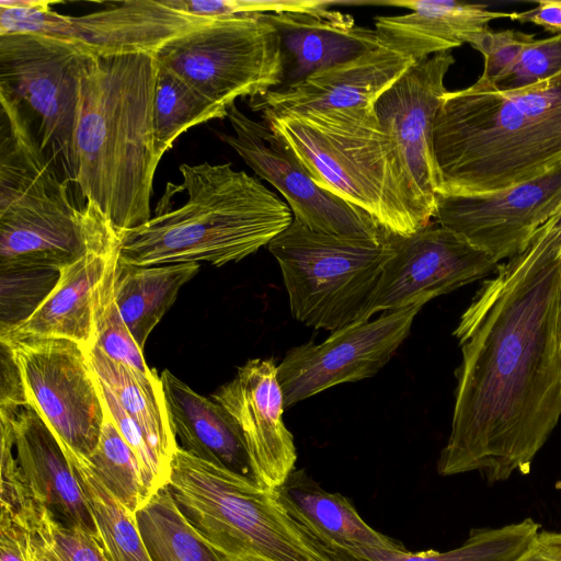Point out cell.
<instances>
[{
  "instance_id": "cell-41",
  "label": "cell",
  "mask_w": 561,
  "mask_h": 561,
  "mask_svg": "<svg viewBox=\"0 0 561 561\" xmlns=\"http://www.w3.org/2000/svg\"><path fill=\"white\" fill-rule=\"evenodd\" d=\"M515 561H561V533L540 529L528 549Z\"/></svg>"
},
{
  "instance_id": "cell-15",
  "label": "cell",
  "mask_w": 561,
  "mask_h": 561,
  "mask_svg": "<svg viewBox=\"0 0 561 561\" xmlns=\"http://www.w3.org/2000/svg\"><path fill=\"white\" fill-rule=\"evenodd\" d=\"M422 307L387 311L334 331L322 343L291 347L277 365L285 409L333 386L374 376L409 336Z\"/></svg>"
},
{
  "instance_id": "cell-1",
  "label": "cell",
  "mask_w": 561,
  "mask_h": 561,
  "mask_svg": "<svg viewBox=\"0 0 561 561\" xmlns=\"http://www.w3.org/2000/svg\"><path fill=\"white\" fill-rule=\"evenodd\" d=\"M561 240L537 230L497 266L454 331L462 359L437 472L528 474L561 416Z\"/></svg>"
},
{
  "instance_id": "cell-10",
  "label": "cell",
  "mask_w": 561,
  "mask_h": 561,
  "mask_svg": "<svg viewBox=\"0 0 561 561\" xmlns=\"http://www.w3.org/2000/svg\"><path fill=\"white\" fill-rule=\"evenodd\" d=\"M89 57L77 45L56 37L0 36V91L36 115L42 150L70 181L80 83Z\"/></svg>"
},
{
  "instance_id": "cell-34",
  "label": "cell",
  "mask_w": 561,
  "mask_h": 561,
  "mask_svg": "<svg viewBox=\"0 0 561 561\" xmlns=\"http://www.w3.org/2000/svg\"><path fill=\"white\" fill-rule=\"evenodd\" d=\"M116 266L110 272L103 288L98 313L95 345L111 359L138 371L148 373L151 368L147 366L142 351L128 331L114 299Z\"/></svg>"
},
{
  "instance_id": "cell-40",
  "label": "cell",
  "mask_w": 561,
  "mask_h": 561,
  "mask_svg": "<svg viewBox=\"0 0 561 561\" xmlns=\"http://www.w3.org/2000/svg\"><path fill=\"white\" fill-rule=\"evenodd\" d=\"M520 23H533L546 31L561 34V0H541L530 10L511 13V19Z\"/></svg>"
},
{
  "instance_id": "cell-20",
  "label": "cell",
  "mask_w": 561,
  "mask_h": 561,
  "mask_svg": "<svg viewBox=\"0 0 561 561\" xmlns=\"http://www.w3.org/2000/svg\"><path fill=\"white\" fill-rule=\"evenodd\" d=\"M414 60L380 46L285 89L250 98L255 112H307L374 105Z\"/></svg>"
},
{
  "instance_id": "cell-27",
  "label": "cell",
  "mask_w": 561,
  "mask_h": 561,
  "mask_svg": "<svg viewBox=\"0 0 561 561\" xmlns=\"http://www.w3.org/2000/svg\"><path fill=\"white\" fill-rule=\"evenodd\" d=\"M199 263L135 266L117 263L114 299L138 347L173 305L181 287L199 271Z\"/></svg>"
},
{
  "instance_id": "cell-33",
  "label": "cell",
  "mask_w": 561,
  "mask_h": 561,
  "mask_svg": "<svg viewBox=\"0 0 561 561\" xmlns=\"http://www.w3.org/2000/svg\"><path fill=\"white\" fill-rule=\"evenodd\" d=\"M104 415L99 444L88 462L110 492L137 514L149 502L139 461L105 411Z\"/></svg>"
},
{
  "instance_id": "cell-6",
  "label": "cell",
  "mask_w": 561,
  "mask_h": 561,
  "mask_svg": "<svg viewBox=\"0 0 561 561\" xmlns=\"http://www.w3.org/2000/svg\"><path fill=\"white\" fill-rule=\"evenodd\" d=\"M168 488L196 534L228 561H357L321 541L276 490L180 445Z\"/></svg>"
},
{
  "instance_id": "cell-35",
  "label": "cell",
  "mask_w": 561,
  "mask_h": 561,
  "mask_svg": "<svg viewBox=\"0 0 561 561\" xmlns=\"http://www.w3.org/2000/svg\"><path fill=\"white\" fill-rule=\"evenodd\" d=\"M163 2L183 13L209 18L284 12L309 13L341 3L325 0H163Z\"/></svg>"
},
{
  "instance_id": "cell-7",
  "label": "cell",
  "mask_w": 561,
  "mask_h": 561,
  "mask_svg": "<svg viewBox=\"0 0 561 561\" xmlns=\"http://www.w3.org/2000/svg\"><path fill=\"white\" fill-rule=\"evenodd\" d=\"M261 115L321 188L365 211L385 234L420 230L374 105Z\"/></svg>"
},
{
  "instance_id": "cell-3",
  "label": "cell",
  "mask_w": 561,
  "mask_h": 561,
  "mask_svg": "<svg viewBox=\"0 0 561 561\" xmlns=\"http://www.w3.org/2000/svg\"><path fill=\"white\" fill-rule=\"evenodd\" d=\"M156 75L153 55L136 53L90 55L81 78L72 181L117 232L151 219Z\"/></svg>"
},
{
  "instance_id": "cell-21",
  "label": "cell",
  "mask_w": 561,
  "mask_h": 561,
  "mask_svg": "<svg viewBox=\"0 0 561 561\" xmlns=\"http://www.w3.org/2000/svg\"><path fill=\"white\" fill-rule=\"evenodd\" d=\"M385 4L410 9L401 15L375 16L380 45L420 62L433 55L471 44L490 30V23L511 19V13L493 11L486 4L455 0H387Z\"/></svg>"
},
{
  "instance_id": "cell-12",
  "label": "cell",
  "mask_w": 561,
  "mask_h": 561,
  "mask_svg": "<svg viewBox=\"0 0 561 561\" xmlns=\"http://www.w3.org/2000/svg\"><path fill=\"white\" fill-rule=\"evenodd\" d=\"M3 343L13 352L27 405L55 435L66 456L89 459L99 444L105 415L87 352L64 339Z\"/></svg>"
},
{
  "instance_id": "cell-39",
  "label": "cell",
  "mask_w": 561,
  "mask_h": 561,
  "mask_svg": "<svg viewBox=\"0 0 561 561\" xmlns=\"http://www.w3.org/2000/svg\"><path fill=\"white\" fill-rule=\"evenodd\" d=\"M0 561H32L28 535L21 518L0 508Z\"/></svg>"
},
{
  "instance_id": "cell-31",
  "label": "cell",
  "mask_w": 561,
  "mask_h": 561,
  "mask_svg": "<svg viewBox=\"0 0 561 561\" xmlns=\"http://www.w3.org/2000/svg\"><path fill=\"white\" fill-rule=\"evenodd\" d=\"M227 116V108L208 100L178 75L157 64L152 124L154 147L160 158L188 128Z\"/></svg>"
},
{
  "instance_id": "cell-42",
  "label": "cell",
  "mask_w": 561,
  "mask_h": 561,
  "mask_svg": "<svg viewBox=\"0 0 561 561\" xmlns=\"http://www.w3.org/2000/svg\"><path fill=\"white\" fill-rule=\"evenodd\" d=\"M560 332H561V295H560Z\"/></svg>"
},
{
  "instance_id": "cell-38",
  "label": "cell",
  "mask_w": 561,
  "mask_h": 561,
  "mask_svg": "<svg viewBox=\"0 0 561 561\" xmlns=\"http://www.w3.org/2000/svg\"><path fill=\"white\" fill-rule=\"evenodd\" d=\"M0 416L16 417L27 407L21 373L11 347L0 342Z\"/></svg>"
},
{
  "instance_id": "cell-4",
  "label": "cell",
  "mask_w": 561,
  "mask_h": 561,
  "mask_svg": "<svg viewBox=\"0 0 561 561\" xmlns=\"http://www.w3.org/2000/svg\"><path fill=\"white\" fill-rule=\"evenodd\" d=\"M187 202L118 232V262L135 266L238 262L293 221L291 210L256 178L231 163L180 165Z\"/></svg>"
},
{
  "instance_id": "cell-28",
  "label": "cell",
  "mask_w": 561,
  "mask_h": 561,
  "mask_svg": "<svg viewBox=\"0 0 561 561\" xmlns=\"http://www.w3.org/2000/svg\"><path fill=\"white\" fill-rule=\"evenodd\" d=\"M81 485L108 561H153L141 536L137 514L121 503L90 467L88 459L66 456Z\"/></svg>"
},
{
  "instance_id": "cell-8",
  "label": "cell",
  "mask_w": 561,
  "mask_h": 561,
  "mask_svg": "<svg viewBox=\"0 0 561 561\" xmlns=\"http://www.w3.org/2000/svg\"><path fill=\"white\" fill-rule=\"evenodd\" d=\"M267 249L282 271L293 317L332 332L366 321L382 267L392 254L387 234L380 240L327 234L295 219Z\"/></svg>"
},
{
  "instance_id": "cell-30",
  "label": "cell",
  "mask_w": 561,
  "mask_h": 561,
  "mask_svg": "<svg viewBox=\"0 0 561 561\" xmlns=\"http://www.w3.org/2000/svg\"><path fill=\"white\" fill-rule=\"evenodd\" d=\"M137 520L153 561H228L187 523L168 485L137 513Z\"/></svg>"
},
{
  "instance_id": "cell-23",
  "label": "cell",
  "mask_w": 561,
  "mask_h": 561,
  "mask_svg": "<svg viewBox=\"0 0 561 561\" xmlns=\"http://www.w3.org/2000/svg\"><path fill=\"white\" fill-rule=\"evenodd\" d=\"M14 448L32 496L69 527L99 540L81 485L55 435L31 407L13 421Z\"/></svg>"
},
{
  "instance_id": "cell-26",
  "label": "cell",
  "mask_w": 561,
  "mask_h": 561,
  "mask_svg": "<svg viewBox=\"0 0 561 561\" xmlns=\"http://www.w3.org/2000/svg\"><path fill=\"white\" fill-rule=\"evenodd\" d=\"M87 354L99 380L110 389L125 413L141 431L169 484L179 444L169 422L158 373L156 369L141 373L117 363L96 345Z\"/></svg>"
},
{
  "instance_id": "cell-13",
  "label": "cell",
  "mask_w": 561,
  "mask_h": 561,
  "mask_svg": "<svg viewBox=\"0 0 561 561\" xmlns=\"http://www.w3.org/2000/svg\"><path fill=\"white\" fill-rule=\"evenodd\" d=\"M454 62L449 51L415 62L374 104L393 145L403 192L420 230L435 215L438 179L434 121L448 91L445 77Z\"/></svg>"
},
{
  "instance_id": "cell-29",
  "label": "cell",
  "mask_w": 561,
  "mask_h": 561,
  "mask_svg": "<svg viewBox=\"0 0 561 561\" xmlns=\"http://www.w3.org/2000/svg\"><path fill=\"white\" fill-rule=\"evenodd\" d=\"M540 525L525 518L501 527L472 528L463 543L448 551L366 549L358 561H515L531 545Z\"/></svg>"
},
{
  "instance_id": "cell-9",
  "label": "cell",
  "mask_w": 561,
  "mask_h": 561,
  "mask_svg": "<svg viewBox=\"0 0 561 561\" xmlns=\"http://www.w3.org/2000/svg\"><path fill=\"white\" fill-rule=\"evenodd\" d=\"M153 57L227 110L238 98L283 82L280 38L267 13L217 18L172 38Z\"/></svg>"
},
{
  "instance_id": "cell-11",
  "label": "cell",
  "mask_w": 561,
  "mask_h": 561,
  "mask_svg": "<svg viewBox=\"0 0 561 561\" xmlns=\"http://www.w3.org/2000/svg\"><path fill=\"white\" fill-rule=\"evenodd\" d=\"M47 0H2L0 36L39 34L70 42L92 56L151 54L172 38L217 18L171 9L163 1L131 0L80 16L62 15Z\"/></svg>"
},
{
  "instance_id": "cell-24",
  "label": "cell",
  "mask_w": 561,
  "mask_h": 561,
  "mask_svg": "<svg viewBox=\"0 0 561 561\" xmlns=\"http://www.w3.org/2000/svg\"><path fill=\"white\" fill-rule=\"evenodd\" d=\"M160 378L169 422L180 446L197 458L254 479L241 430L228 411L168 369Z\"/></svg>"
},
{
  "instance_id": "cell-14",
  "label": "cell",
  "mask_w": 561,
  "mask_h": 561,
  "mask_svg": "<svg viewBox=\"0 0 561 561\" xmlns=\"http://www.w3.org/2000/svg\"><path fill=\"white\" fill-rule=\"evenodd\" d=\"M227 117L234 135L219 137L285 197L295 220L327 234L374 240L385 237L369 215L321 188L266 123L248 117L236 104L229 106Z\"/></svg>"
},
{
  "instance_id": "cell-5",
  "label": "cell",
  "mask_w": 561,
  "mask_h": 561,
  "mask_svg": "<svg viewBox=\"0 0 561 561\" xmlns=\"http://www.w3.org/2000/svg\"><path fill=\"white\" fill-rule=\"evenodd\" d=\"M0 272L54 271L81 257L91 239L88 207L42 150L22 105L0 91Z\"/></svg>"
},
{
  "instance_id": "cell-37",
  "label": "cell",
  "mask_w": 561,
  "mask_h": 561,
  "mask_svg": "<svg viewBox=\"0 0 561 561\" xmlns=\"http://www.w3.org/2000/svg\"><path fill=\"white\" fill-rule=\"evenodd\" d=\"M561 72V34L543 39H534L520 54V57L497 87L514 90L536 84Z\"/></svg>"
},
{
  "instance_id": "cell-32",
  "label": "cell",
  "mask_w": 561,
  "mask_h": 561,
  "mask_svg": "<svg viewBox=\"0 0 561 561\" xmlns=\"http://www.w3.org/2000/svg\"><path fill=\"white\" fill-rule=\"evenodd\" d=\"M4 510L14 512L24 524L32 561H108L95 537L59 522L31 493L16 507Z\"/></svg>"
},
{
  "instance_id": "cell-17",
  "label": "cell",
  "mask_w": 561,
  "mask_h": 561,
  "mask_svg": "<svg viewBox=\"0 0 561 561\" xmlns=\"http://www.w3.org/2000/svg\"><path fill=\"white\" fill-rule=\"evenodd\" d=\"M85 205L92 225L85 253L59 271L55 286L28 318L0 332V342L64 339L85 352L95 346L101 297L110 272L118 263L121 239L93 202Z\"/></svg>"
},
{
  "instance_id": "cell-16",
  "label": "cell",
  "mask_w": 561,
  "mask_h": 561,
  "mask_svg": "<svg viewBox=\"0 0 561 561\" xmlns=\"http://www.w3.org/2000/svg\"><path fill=\"white\" fill-rule=\"evenodd\" d=\"M387 238L392 254L382 267L366 321L379 311L424 306L494 273L500 265L490 253L439 224L407 237Z\"/></svg>"
},
{
  "instance_id": "cell-25",
  "label": "cell",
  "mask_w": 561,
  "mask_h": 561,
  "mask_svg": "<svg viewBox=\"0 0 561 561\" xmlns=\"http://www.w3.org/2000/svg\"><path fill=\"white\" fill-rule=\"evenodd\" d=\"M276 491L311 533L345 556L357 560V554L366 549H404L368 525L348 499L324 490L305 470L295 469Z\"/></svg>"
},
{
  "instance_id": "cell-22",
  "label": "cell",
  "mask_w": 561,
  "mask_h": 561,
  "mask_svg": "<svg viewBox=\"0 0 561 561\" xmlns=\"http://www.w3.org/2000/svg\"><path fill=\"white\" fill-rule=\"evenodd\" d=\"M267 19L280 38L284 76L277 89L381 46L375 30L335 10L267 13Z\"/></svg>"
},
{
  "instance_id": "cell-18",
  "label": "cell",
  "mask_w": 561,
  "mask_h": 561,
  "mask_svg": "<svg viewBox=\"0 0 561 561\" xmlns=\"http://www.w3.org/2000/svg\"><path fill=\"white\" fill-rule=\"evenodd\" d=\"M561 204V169L502 191L436 195L434 217L497 262L520 253Z\"/></svg>"
},
{
  "instance_id": "cell-36",
  "label": "cell",
  "mask_w": 561,
  "mask_h": 561,
  "mask_svg": "<svg viewBox=\"0 0 561 561\" xmlns=\"http://www.w3.org/2000/svg\"><path fill=\"white\" fill-rule=\"evenodd\" d=\"M535 39L533 34L516 30H489L470 44L484 57L483 72L479 81L496 85L504 80L517 64L524 48Z\"/></svg>"
},
{
  "instance_id": "cell-19",
  "label": "cell",
  "mask_w": 561,
  "mask_h": 561,
  "mask_svg": "<svg viewBox=\"0 0 561 561\" xmlns=\"http://www.w3.org/2000/svg\"><path fill=\"white\" fill-rule=\"evenodd\" d=\"M211 397L241 430L255 481L278 489L295 470L297 454L283 421L284 396L274 359L248 360Z\"/></svg>"
},
{
  "instance_id": "cell-2",
  "label": "cell",
  "mask_w": 561,
  "mask_h": 561,
  "mask_svg": "<svg viewBox=\"0 0 561 561\" xmlns=\"http://www.w3.org/2000/svg\"><path fill=\"white\" fill-rule=\"evenodd\" d=\"M437 195L502 191L561 169V72L502 90L447 91L434 121Z\"/></svg>"
}]
</instances>
